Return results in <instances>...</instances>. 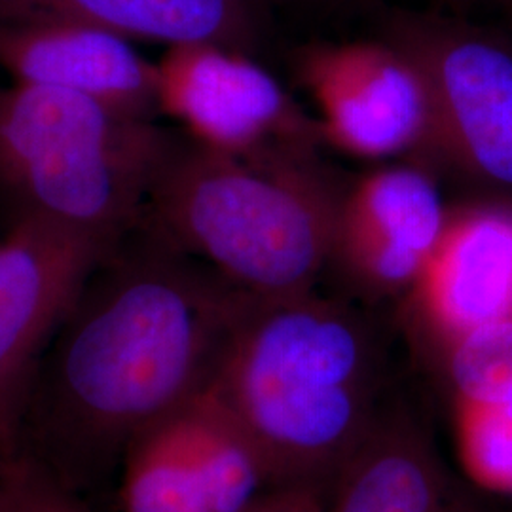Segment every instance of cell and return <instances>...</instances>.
I'll use <instances>...</instances> for the list:
<instances>
[{
	"label": "cell",
	"instance_id": "cell-1",
	"mask_svg": "<svg viewBox=\"0 0 512 512\" xmlns=\"http://www.w3.org/2000/svg\"><path fill=\"white\" fill-rule=\"evenodd\" d=\"M129 236L59 325L19 418L16 450L76 492L109 475L131 440L209 387L256 300L148 220L137 241Z\"/></svg>",
	"mask_w": 512,
	"mask_h": 512
},
{
	"label": "cell",
	"instance_id": "cell-2",
	"mask_svg": "<svg viewBox=\"0 0 512 512\" xmlns=\"http://www.w3.org/2000/svg\"><path fill=\"white\" fill-rule=\"evenodd\" d=\"M380 329L317 291L256 298L209 389L236 418L275 486L327 492L397 399Z\"/></svg>",
	"mask_w": 512,
	"mask_h": 512
},
{
	"label": "cell",
	"instance_id": "cell-3",
	"mask_svg": "<svg viewBox=\"0 0 512 512\" xmlns=\"http://www.w3.org/2000/svg\"><path fill=\"white\" fill-rule=\"evenodd\" d=\"M342 194L317 150L230 156L175 141L147 220L241 291L274 300L315 291Z\"/></svg>",
	"mask_w": 512,
	"mask_h": 512
},
{
	"label": "cell",
	"instance_id": "cell-4",
	"mask_svg": "<svg viewBox=\"0 0 512 512\" xmlns=\"http://www.w3.org/2000/svg\"><path fill=\"white\" fill-rule=\"evenodd\" d=\"M173 143L152 120L78 93L16 82L0 90V179L25 215L109 247L147 220Z\"/></svg>",
	"mask_w": 512,
	"mask_h": 512
},
{
	"label": "cell",
	"instance_id": "cell-5",
	"mask_svg": "<svg viewBox=\"0 0 512 512\" xmlns=\"http://www.w3.org/2000/svg\"><path fill=\"white\" fill-rule=\"evenodd\" d=\"M385 40L425 76L435 112L431 167L512 190V52L467 25L406 14Z\"/></svg>",
	"mask_w": 512,
	"mask_h": 512
},
{
	"label": "cell",
	"instance_id": "cell-6",
	"mask_svg": "<svg viewBox=\"0 0 512 512\" xmlns=\"http://www.w3.org/2000/svg\"><path fill=\"white\" fill-rule=\"evenodd\" d=\"M296 74L317 109L325 143L363 160L431 167V90L399 46L385 38L311 44L296 55Z\"/></svg>",
	"mask_w": 512,
	"mask_h": 512
},
{
	"label": "cell",
	"instance_id": "cell-7",
	"mask_svg": "<svg viewBox=\"0 0 512 512\" xmlns=\"http://www.w3.org/2000/svg\"><path fill=\"white\" fill-rule=\"evenodd\" d=\"M255 442L207 387L145 429L122 458V512H249L272 492Z\"/></svg>",
	"mask_w": 512,
	"mask_h": 512
},
{
	"label": "cell",
	"instance_id": "cell-8",
	"mask_svg": "<svg viewBox=\"0 0 512 512\" xmlns=\"http://www.w3.org/2000/svg\"><path fill=\"white\" fill-rule=\"evenodd\" d=\"M156 69L158 110L202 147L260 156L325 143L317 118L251 54L209 42L179 44L167 48Z\"/></svg>",
	"mask_w": 512,
	"mask_h": 512
},
{
	"label": "cell",
	"instance_id": "cell-9",
	"mask_svg": "<svg viewBox=\"0 0 512 512\" xmlns=\"http://www.w3.org/2000/svg\"><path fill=\"white\" fill-rule=\"evenodd\" d=\"M118 247V245H116ZM109 247L23 215L0 241V450L16 446L40 359Z\"/></svg>",
	"mask_w": 512,
	"mask_h": 512
},
{
	"label": "cell",
	"instance_id": "cell-10",
	"mask_svg": "<svg viewBox=\"0 0 512 512\" xmlns=\"http://www.w3.org/2000/svg\"><path fill=\"white\" fill-rule=\"evenodd\" d=\"M448 213L429 165L378 167L342 194L329 266L366 300H404L435 253Z\"/></svg>",
	"mask_w": 512,
	"mask_h": 512
},
{
	"label": "cell",
	"instance_id": "cell-11",
	"mask_svg": "<svg viewBox=\"0 0 512 512\" xmlns=\"http://www.w3.org/2000/svg\"><path fill=\"white\" fill-rule=\"evenodd\" d=\"M421 344L442 351L473 330L512 315V207H450L439 245L404 298Z\"/></svg>",
	"mask_w": 512,
	"mask_h": 512
},
{
	"label": "cell",
	"instance_id": "cell-12",
	"mask_svg": "<svg viewBox=\"0 0 512 512\" xmlns=\"http://www.w3.org/2000/svg\"><path fill=\"white\" fill-rule=\"evenodd\" d=\"M0 69L16 84L78 93L133 118L158 110V69L128 38L65 21L0 23Z\"/></svg>",
	"mask_w": 512,
	"mask_h": 512
},
{
	"label": "cell",
	"instance_id": "cell-13",
	"mask_svg": "<svg viewBox=\"0 0 512 512\" xmlns=\"http://www.w3.org/2000/svg\"><path fill=\"white\" fill-rule=\"evenodd\" d=\"M325 512L476 509L440 458L427 423L397 401L330 482Z\"/></svg>",
	"mask_w": 512,
	"mask_h": 512
},
{
	"label": "cell",
	"instance_id": "cell-14",
	"mask_svg": "<svg viewBox=\"0 0 512 512\" xmlns=\"http://www.w3.org/2000/svg\"><path fill=\"white\" fill-rule=\"evenodd\" d=\"M29 19L78 21L167 46L209 42L245 54L260 38L255 0H0V23Z\"/></svg>",
	"mask_w": 512,
	"mask_h": 512
},
{
	"label": "cell",
	"instance_id": "cell-15",
	"mask_svg": "<svg viewBox=\"0 0 512 512\" xmlns=\"http://www.w3.org/2000/svg\"><path fill=\"white\" fill-rule=\"evenodd\" d=\"M442 355L459 404L494 403L512 395V315L461 336Z\"/></svg>",
	"mask_w": 512,
	"mask_h": 512
},
{
	"label": "cell",
	"instance_id": "cell-16",
	"mask_svg": "<svg viewBox=\"0 0 512 512\" xmlns=\"http://www.w3.org/2000/svg\"><path fill=\"white\" fill-rule=\"evenodd\" d=\"M459 446L475 480L512 492V395L494 403L459 404Z\"/></svg>",
	"mask_w": 512,
	"mask_h": 512
},
{
	"label": "cell",
	"instance_id": "cell-17",
	"mask_svg": "<svg viewBox=\"0 0 512 512\" xmlns=\"http://www.w3.org/2000/svg\"><path fill=\"white\" fill-rule=\"evenodd\" d=\"M0 512L95 511L38 459L0 450Z\"/></svg>",
	"mask_w": 512,
	"mask_h": 512
},
{
	"label": "cell",
	"instance_id": "cell-18",
	"mask_svg": "<svg viewBox=\"0 0 512 512\" xmlns=\"http://www.w3.org/2000/svg\"><path fill=\"white\" fill-rule=\"evenodd\" d=\"M249 512H325V494L304 486H279Z\"/></svg>",
	"mask_w": 512,
	"mask_h": 512
},
{
	"label": "cell",
	"instance_id": "cell-19",
	"mask_svg": "<svg viewBox=\"0 0 512 512\" xmlns=\"http://www.w3.org/2000/svg\"><path fill=\"white\" fill-rule=\"evenodd\" d=\"M497 2H505V4H512V0H497Z\"/></svg>",
	"mask_w": 512,
	"mask_h": 512
}]
</instances>
